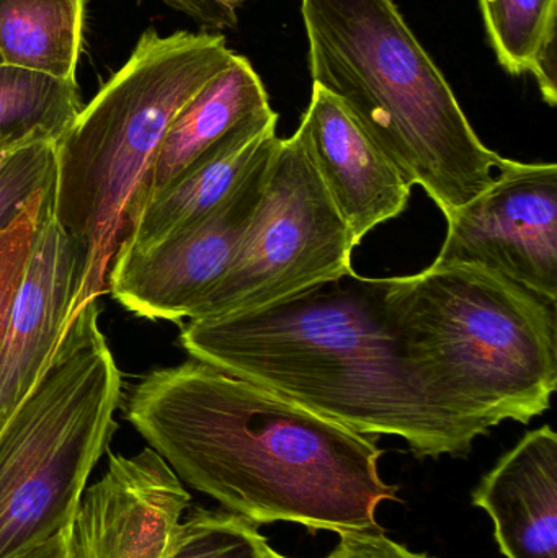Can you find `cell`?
Returning <instances> with one entry per match:
<instances>
[{"instance_id":"cell-6","label":"cell","mask_w":557,"mask_h":558,"mask_svg":"<svg viewBox=\"0 0 557 558\" xmlns=\"http://www.w3.org/2000/svg\"><path fill=\"white\" fill-rule=\"evenodd\" d=\"M97 301L65 324L48 366L0 428V558L69 530L118 429L123 377Z\"/></svg>"},{"instance_id":"cell-9","label":"cell","mask_w":557,"mask_h":558,"mask_svg":"<svg viewBox=\"0 0 557 558\" xmlns=\"http://www.w3.org/2000/svg\"><path fill=\"white\" fill-rule=\"evenodd\" d=\"M271 157L198 221L144 251L117 252L107 278L111 298L149 320L179 324L195 317L241 251L261 205Z\"/></svg>"},{"instance_id":"cell-27","label":"cell","mask_w":557,"mask_h":558,"mask_svg":"<svg viewBox=\"0 0 557 558\" xmlns=\"http://www.w3.org/2000/svg\"><path fill=\"white\" fill-rule=\"evenodd\" d=\"M0 62H2V61H0Z\"/></svg>"},{"instance_id":"cell-4","label":"cell","mask_w":557,"mask_h":558,"mask_svg":"<svg viewBox=\"0 0 557 558\" xmlns=\"http://www.w3.org/2000/svg\"><path fill=\"white\" fill-rule=\"evenodd\" d=\"M234 56L218 33L147 29L56 144L51 208L82 252L71 317L107 288L134 199L170 124Z\"/></svg>"},{"instance_id":"cell-13","label":"cell","mask_w":557,"mask_h":558,"mask_svg":"<svg viewBox=\"0 0 557 558\" xmlns=\"http://www.w3.org/2000/svg\"><path fill=\"white\" fill-rule=\"evenodd\" d=\"M277 123L278 113L271 108L239 124L205 159L131 216L117 252L153 247L222 205L274 154L280 141Z\"/></svg>"},{"instance_id":"cell-3","label":"cell","mask_w":557,"mask_h":558,"mask_svg":"<svg viewBox=\"0 0 557 558\" xmlns=\"http://www.w3.org/2000/svg\"><path fill=\"white\" fill-rule=\"evenodd\" d=\"M313 85L356 123L445 218L507 159L477 136L453 88L392 0H301Z\"/></svg>"},{"instance_id":"cell-14","label":"cell","mask_w":557,"mask_h":558,"mask_svg":"<svg viewBox=\"0 0 557 558\" xmlns=\"http://www.w3.org/2000/svg\"><path fill=\"white\" fill-rule=\"evenodd\" d=\"M507 558H557V435L526 433L473 494Z\"/></svg>"},{"instance_id":"cell-23","label":"cell","mask_w":557,"mask_h":558,"mask_svg":"<svg viewBox=\"0 0 557 558\" xmlns=\"http://www.w3.org/2000/svg\"><path fill=\"white\" fill-rule=\"evenodd\" d=\"M177 12L185 13L190 19L206 28H235L238 15L235 10L221 5L216 0H164Z\"/></svg>"},{"instance_id":"cell-7","label":"cell","mask_w":557,"mask_h":558,"mask_svg":"<svg viewBox=\"0 0 557 558\" xmlns=\"http://www.w3.org/2000/svg\"><path fill=\"white\" fill-rule=\"evenodd\" d=\"M355 247L300 134L294 133L278 141L241 251L193 318L264 307L343 277L353 271Z\"/></svg>"},{"instance_id":"cell-15","label":"cell","mask_w":557,"mask_h":558,"mask_svg":"<svg viewBox=\"0 0 557 558\" xmlns=\"http://www.w3.org/2000/svg\"><path fill=\"white\" fill-rule=\"evenodd\" d=\"M270 110L261 75L245 56L235 54L225 71L190 98L170 124L134 199L131 216L205 159L239 124Z\"/></svg>"},{"instance_id":"cell-2","label":"cell","mask_w":557,"mask_h":558,"mask_svg":"<svg viewBox=\"0 0 557 558\" xmlns=\"http://www.w3.org/2000/svg\"><path fill=\"white\" fill-rule=\"evenodd\" d=\"M386 291L388 278L350 271L264 307L186 320L179 341L192 360L353 432L398 436L417 458H463L491 429L405 356Z\"/></svg>"},{"instance_id":"cell-19","label":"cell","mask_w":557,"mask_h":558,"mask_svg":"<svg viewBox=\"0 0 557 558\" xmlns=\"http://www.w3.org/2000/svg\"><path fill=\"white\" fill-rule=\"evenodd\" d=\"M257 526L229 511L193 510L164 558H270Z\"/></svg>"},{"instance_id":"cell-5","label":"cell","mask_w":557,"mask_h":558,"mask_svg":"<svg viewBox=\"0 0 557 558\" xmlns=\"http://www.w3.org/2000/svg\"><path fill=\"white\" fill-rule=\"evenodd\" d=\"M386 311L405 356L471 418L493 429L548 412L556 302L496 271L432 264L388 278Z\"/></svg>"},{"instance_id":"cell-21","label":"cell","mask_w":557,"mask_h":558,"mask_svg":"<svg viewBox=\"0 0 557 558\" xmlns=\"http://www.w3.org/2000/svg\"><path fill=\"white\" fill-rule=\"evenodd\" d=\"M56 143H35L0 156V228L12 221L33 193L52 182Z\"/></svg>"},{"instance_id":"cell-12","label":"cell","mask_w":557,"mask_h":558,"mask_svg":"<svg viewBox=\"0 0 557 558\" xmlns=\"http://www.w3.org/2000/svg\"><path fill=\"white\" fill-rule=\"evenodd\" d=\"M296 133L356 245L405 211L411 183L339 98L313 85Z\"/></svg>"},{"instance_id":"cell-22","label":"cell","mask_w":557,"mask_h":558,"mask_svg":"<svg viewBox=\"0 0 557 558\" xmlns=\"http://www.w3.org/2000/svg\"><path fill=\"white\" fill-rule=\"evenodd\" d=\"M324 558H434L412 553L408 547L389 539L385 531H356L339 534L336 549Z\"/></svg>"},{"instance_id":"cell-26","label":"cell","mask_w":557,"mask_h":558,"mask_svg":"<svg viewBox=\"0 0 557 558\" xmlns=\"http://www.w3.org/2000/svg\"><path fill=\"white\" fill-rule=\"evenodd\" d=\"M270 558H288L278 554L277 550H271Z\"/></svg>"},{"instance_id":"cell-10","label":"cell","mask_w":557,"mask_h":558,"mask_svg":"<svg viewBox=\"0 0 557 558\" xmlns=\"http://www.w3.org/2000/svg\"><path fill=\"white\" fill-rule=\"evenodd\" d=\"M192 498L153 448L110 454L85 487L69 526L72 558H164Z\"/></svg>"},{"instance_id":"cell-8","label":"cell","mask_w":557,"mask_h":558,"mask_svg":"<svg viewBox=\"0 0 557 558\" xmlns=\"http://www.w3.org/2000/svg\"><path fill=\"white\" fill-rule=\"evenodd\" d=\"M435 265L496 271L557 302V166L507 159L497 179L447 216Z\"/></svg>"},{"instance_id":"cell-17","label":"cell","mask_w":557,"mask_h":558,"mask_svg":"<svg viewBox=\"0 0 557 558\" xmlns=\"http://www.w3.org/2000/svg\"><path fill=\"white\" fill-rule=\"evenodd\" d=\"M77 81L0 62V156L59 143L81 113Z\"/></svg>"},{"instance_id":"cell-20","label":"cell","mask_w":557,"mask_h":558,"mask_svg":"<svg viewBox=\"0 0 557 558\" xmlns=\"http://www.w3.org/2000/svg\"><path fill=\"white\" fill-rule=\"evenodd\" d=\"M51 185L52 182L36 190L22 211L0 228V351L9 324L10 307L22 281L43 206L51 192Z\"/></svg>"},{"instance_id":"cell-1","label":"cell","mask_w":557,"mask_h":558,"mask_svg":"<svg viewBox=\"0 0 557 558\" xmlns=\"http://www.w3.org/2000/svg\"><path fill=\"white\" fill-rule=\"evenodd\" d=\"M124 416L180 481L255 526L379 530V505L399 500L372 436L192 357L144 376Z\"/></svg>"},{"instance_id":"cell-11","label":"cell","mask_w":557,"mask_h":558,"mask_svg":"<svg viewBox=\"0 0 557 558\" xmlns=\"http://www.w3.org/2000/svg\"><path fill=\"white\" fill-rule=\"evenodd\" d=\"M81 274L82 252L56 219L49 192L0 351V428L48 366Z\"/></svg>"},{"instance_id":"cell-24","label":"cell","mask_w":557,"mask_h":558,"mask_svg":"<svg viewBox=\"0 0 557 558\" xmlns=\"http://www.w3.org/2000/svg\"><path fill=\"white\" fill-rule=\"evenodd\" d=\"M16 558H72L69 530L62 531L52 539L39 544L35 549L28 550V553Z\"/></svg>"},{"instance_id":"cell-18","label":"cell","mask_w":557,"mask_h":558,"mask_svg":"<svg viewBox=\"0 0 557 558\" xmlns=\"http://www.w3.org/2000/svg\"><path fill=\"white\" fill-rule=\"evenodd\" d=\"M484 25L500 65L509 74H532L543 100L557 104V0H480Z\"/></svg>"},{"instance_id":"cell-16","label":"cell","mask_w":557,"mask_h":558,"mask_svg":"<svg viewBox=\"0 0 557 558\" xmlns=\"http://www.w3.org/2000/svg\"><path fill=\"white\" fill-rule=\"evenodd\" d=\"M85 0H0L2 64L75 81Z\"/></svg>"},{"instance_id":"cell-25","label":"cell","mask_w":557,"mask_h":558,"mask_svg":"<svg viewBox=\"0 0 557 558\" xmlns=\"http://www.w3.org/2000/svg\"><path fill=\"white\" fill-rule=\"evenodd\" d=\"M216 2L228 7V9L235 10L239 5H242V3L249 2V0H216Z\"/></svg>"}]
</instances>
